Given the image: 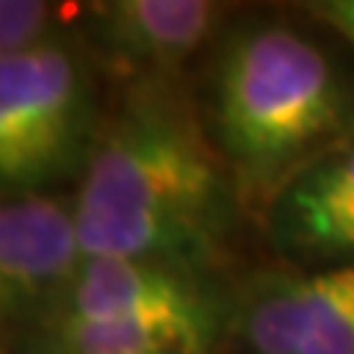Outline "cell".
I'll use <instances>...</instances> for the list:
<instances>
[{
    "mask_svg": "<svg viewBox=\"0 0 354 354\" xmlns=\"http://www.w3.org/2000/svg\"><path fill=\"white\" fill-rule=\"evenodd\" d=\"M57 6L44 0H3L0 3V59L21 57L59 39Z\"/></svg>",
    "mask_w": 354,
    "mask_h": 354,
    "instance_id": "obj_10",
    "label": "cell"
},
{
    "mask_svg": "<svg viewBox=\"0 0 354 354\" xmlns=\"http://www.w3.org/2000/svg\"><path fill=\"white\" fill-rule=\"evenodd\" d=\"M177 313L225 319L201 274L127 257H86L68 301L53 319Z\"/></svg>",
    "mask_w": 354,
    "mask_h": 354,
    "instance_id": "obj_8",
    "label": "cell"
},
{
    "mask_svg": "<svg viewBox=\"0 0 354 354\" xmlns=\"http://www.w3.org/2000/svg\"><path fill=\"white\" fill-rule=\"evenodd\" d=\"M225 6L213 0H101L86 3V39L101 59L136 80H174L213 39Z\"/></svg>",
    "mask_w": 354,
    "mask_h": 354,
    "instance_id": "obj_7",
    "label": "cell"
},
{
    "mask_svg": "<svg viewBox=\"0 0 354 354\" xmlns=\"http://www.w3.org/2000/svg\"><path fill=\"white\" fill-rule=\"evenodd\" d=\"M177 354H207V351H177Z\"/></svg>",
    "mask_w": 354,
    "mask_h": 354,
    "instance_id": "obj_12",
    "label": "cell"
},
{
    "mask_svg": "<svg viewBox=\"0 0 354 354\" xmlns=\"http://www.w3.org/2000/svg\"><path fill=\"white\" fill-rule=\"evenodd\" d=\"M86 251L74 195L30 192L0 207V316L12 334L50 322L68 301Z\"/></svg>",
    "mask_w": 354,
    "mask_h": 354,
    "instance_id": "obj_4",
    "label": "cell"
},
{
    "mask_svg": "<svg viewBox=\"0 0 354 354\" xmlns=\"http://www.w3.org/2000/svg\"><path fill=\"white\" fill-rule=\"evenodd\" d=\"M74 207L86 257L145 260L201 278L245 209L207 121L174 80L127 86Z\"/></svg>",
    "mask_w": 354,
    "mask_h": 354,
    "instance_id": "obj_1",
    "label": "cell"
},
{
    "mask_svg": "<svg viewBox=\"0 0 354 354\" xmlns=\"http://www.w3.org/2000/svg\"><path fill=\"white\" fill-rule=\"evenodd\" d=\"M304 9L354 48V0H313Z\"/></svg>",
    "mask_w": 354,
    "mask_h": 354,
    "instance_id": "obj_11",
    "label": "cell"
},
{
    "mask_svg": "<svg viewBox=\"0 0 354 354\" xmlns=\"http://www.w3.org/2000/svg\"><path fill=\"white\" fill-rule=\"evenodd\" d=\"M86 57L53 39L0 59V186L3 198L53 192L86 171L101 136Z\"/></svg>",
    "mask_w": 354,
    "mask_h": 354,
    "instance_id": "obj_3",
    "label": "cell"
},
{
    "mask_svg": "<svg viewBox=\"0 0 354 354\" xmlns=\"http://www.w3.org/2000/svg\"><path fill=\"white\" fill-rule=\"evenodd\" d=\"M221 319L177 313H127L50 319L15 337V354H177L209 351Z\"/></svg>",
    "mask_w": 354,
    "mask_h": 354,
    "instance_id": "obj_9",
    "label": "cell"
},
{
    "mask_svg": "<svg viewBox=\"0 0 354 354\" xmlns=\"http://www.w3.org/2000/svg\"><path fill=\"white\" fill-rule=\"evenodd\" d=\"M260 218L292 269L354 263V124L301 165Z\"/></svg>",
    "mask_w": 354,
    "mask_h": 354,
    "instance_id": "obj_6",
    "label": "cell"
},
{
    "mask_svg": "<svg viewBox=\"0 0 354 354\" xmlns=\"http://www.w3.org/2000/svg\"><path fill=\"white\" fill-rule=\"evenodd\" d=\"M227 316L245 354H354V263L266 274Z\"/></svg>",
    "mask_w": 354,
    "mask_h": 354,
    "instance_id": "obj_5",
    "label": "cell"
},
{
    "mask_svg": "<svg viewBox=\"0 0 354 354\" xmlns=\"http://www.w3.org/2000/svg\"><path fill=\"white\" fill-rule=\"evenodd\" d=\"M354 124V97L328 53L283 24L227 32L213 65L209 121L242 207L274 192Z\"/></svg>",
    "mask_w": 354,
    "mask_h": 354,
    "instance_id": "obj_2",
    "label": "cell"
}]
</instances>
